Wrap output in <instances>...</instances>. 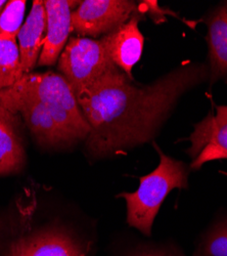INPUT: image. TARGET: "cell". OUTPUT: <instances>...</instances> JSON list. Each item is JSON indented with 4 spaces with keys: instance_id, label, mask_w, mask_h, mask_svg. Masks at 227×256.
<instances>
[{
    "instance_id": "cell-14",
    "label": "cell",
    "mask_w": 227,
    "mask_h": 256,
    "mask_svg": "<svg viewBox=\"0 0 227 256\" xmlns=\"http://www.w3.org/2000/svg\"><path fill=\"white\" fill-rule=\"evenodd\" d=\"M23 75L16 37L0 35V90L13 86Z\"/></svg>"
},
{
    "instance_id": "cell-7",
    "label": "cell",
    "mask_w": 227,
    "mask_h": 256,
    "mask_svg": "<svg viewBox=\"0 0 227 256\" xmlns=\"http://www.w3.org/2000/svg\"><path fill=\"white\" fill-rule=\"evenodd\" d=\"M191 168L200 169L210 161L227 159V104L216 106V115L209 114L195 125L191 134Z\"/></svg>"
},
{
    "instance_id": "cell-8",
    "label": "cell",
    "mask_w": 227,
    "mask_h": 256,
    "mask_svg": "<svg viewBox=\"0 0 227 256\" xmlns=\"http://www.w3.org/2000/svg\"><path fill=\"white\" fill-rule=\"evenodd\" d=\"M81 2L45 0L46 35L39 56V66H52L63 52L72 32V12Z\"/></svg>"
},
{
    "instance_id": "cell-4",
    "label": "cell",
    "mask_w": 227,
    "mask_h": 256,
    "mask_svg": "<svg viewBox=\"0 0 227 256\" xmlns=\"http://www.w3.org/2000/svg\"><path fill=\"white\" fill-rule=\"evenodd\" d=\"M57 68L76 96L96 84L125 74L110 58L100 39L70 37L58 58Z\"/></svg>"
},
{
    "instance_id": "cell-10",
    "label": "cell",
    "mask_w": 227,
    "mask_h": 256,
    "mask_svg": "<svg viewBox=\"0 0 227 256\" xmlns=\"http://www.w3.org/2000/svg\"><path fill=\"white\" fill-rule=\"evenodd\" d=\"M46 30V12L44 2L34 0L31 12L17 35L23 74H29L35 68L39 54L44 44Z\"/></svg>"
},
{
    "instance_id": "cell-13",
    "label": "cell",
    "mask_w": 227,
    "mask_h": 256,
    "mask_svg": "<svg viewBox=\"0 0 227 256\" xmlns=\"http://www.w3.org/2000/svg\"><path fill=\"white\" fill-rule=\"evenodd\" d=\"M16 115L0 104V176L18 172L25 151L16 127Z\"/></svg>"
},
{
    "instance_id": "cell-3",
    "label": "cell",
    "mask_w": 227,
    "mask_h": 256,
    "mask_svg": "<svg viewBox=\"0 0 227 256\" xmlns=\"http://www.w3.org/2000/svg\"><path fill=\"white\" fill-rule=\"evenodd\" d=\"M42 104L73 142L83 140L90 134V126L81 111L68 80L58 73L47 71L23 75L13 86Z\"/></svg>"
},
{
    "instance_id": "cell-17",
    "label": "cell",
    "mask_w": 227,
    "mask_h": 256,
    "mask_svg": "<svg viewBox=\"0 0 227 256\" xmlns=\"http://www.w3.org/2000/svg\"><path fill=\"white\" fill-rule=\"evenodd\" d=\"M132 256H183V255H180V254H177V253H172V252H169V251H154V250H151V251H142L140 253H137L135 255H132Z\"/></svg>"
},
{
    "instance_id": "cell-2",
    "label": "cell",
    "mask_w": 227,
    "mask_h": 256,
    "mask_svg": "<svg viewBox=\"0 0 227 256\" xmlns=\"http://www.w3.org/2000/svg\"><path fill=\"white\" fill-rule=\"evenodd\" d=\"M160 164L151 174L139 178V186L133 193H121L127 205V222L130 226L151 236L158 212L174 188H189V167L182 161L167 156L154 144Z\"/></svg>"
},
{
    "instance_id": "cell-11",
    "label": "cell",
    "mask_w": 227,
    "mask_h": 256,
    "mask_svg": "<svg viewBox=\"0 0 227 256\" xmlns=\"http://www.w3.org/2000/svg\"><path fill=\"white\" fill-rule=\"evenodd\" d=\"M205 23L208 26L210 84L218 80L227 82V2L214 8Z\"/></svg>"
},
{
    "instance_id": "cell-1",
    "label": "cell",
    "mask_w": 227,
    "mask_h": 256,
    "mask_svg": "<svg viewBox=\"0 0 227 256\" xmlns=\"http://www.w3.org/2000/svg\"><path fill=\"white\" fill-rule=\"evenodd\" d=\"M208 79V65L185 62L152 84L123 74L82 92L76 98L90 126L87 151L100 158L150 142L178 100Z\"/></svg>"
},
{
    "instance_id": "cell-6",
    "label": "cell",
    "mask_w": 227,
    "mask_h": 256,
    "mask_svg": "<svg viewBox=\"0 0 227 256\" xmlns=\"http://www.w3.org/2000/svg\"><path fill=\"white\" fill-rule=\"evenodd\" d=\"M0 104L13 114L22 115L39 142L48 146L73 142L45 106L32 96L13 88H5L0 90Z\"/></svg>"
},
{
    "instance_id": "cell-18",
    "label": "cell",
    "mask_w": 227,
    "mask_h": 256,
    "mask_svg": "<svg viewBox=\"0 0 227 256\" xmlns=\"http://www.w3.org/2000/svg\"><path fill=\"white\" fill-rule=\"evenodd\" d=\"M5 4H6V2H4V0H0V14H1Z\"/></svg>"
},
{
    "instance_id": "cell-5",
    "label": "cell",
    "mask_w": 227,
    "mask_h": 256,
    "mask_svg": "<svg viewBox=\"0 0 227 256\" xmlns=\"http://www.w3.org/2000/svg\"><path fill=\"white\" fill-rule=\"evenodd\" d=\"M139 8L135 2L128 0L81 2L72 12V31L82 37L105 36L141 12Z\"/></svg>"
},
{
    "instance_id": "cell-12",
    "label": "cell",
    "mask_w": 227,
    "mask_h": 256,
    "mask_svg": "<svg viewBox=\"0 0 227 256\" xmlns=\"http://www.w3.org/2000/svg\"><path fill=\"white\" fill-rule=\"evenodd\" d=\"M12 256H85L86 249L71 234L61 230L42 232L22 240Z\"/></svg>"
},
{
    "instance_id": "cell-9",
    "label": "cell",
    "mask_w": 227,
    "mask_h": 256,
    "mask_svg": "<svg viewBox=\"0 0 227 256\" xmlns=\"http://www.w3.org/2000/svg\"><path fill=\"white\" fill-rule=\"evenodd\" d=\"M140 12H136L128 22L100 38L110 58L131 80L132 69L141 58L144 44V36L138 27Z\"/></svg>"
},
{
    "instance_id": "cell-15",
    "label": "cell",
    "mask_w": 227,
    "mask_h": 256,
    "mask_svg": "<svg viewBox=\"0 0 227 256\" xmlns=\"http://www.w3.org/2000/svg\"><path fill=\"white\" fill-rule=\"evenodd\" d=\"M196 256H227V218L206 234Z\"/></svg>"
},
{
    "instance_id": "cell-16",
    "label": "cell",
    "mask_w": 227,
    "mask_h": 256,
    "mask_svg": "<svg viewBox=\"0 0 227 256\" xmlns=\"http://www.w3.org/2000/svg\"><path fill=\"white\" fill-rule=\"evenodd\" d=\"M27 2L10 0L0 14V35L17 37L22 28Z\"/></svg>"
}]
</instances>
